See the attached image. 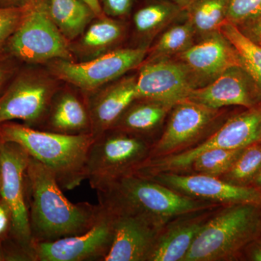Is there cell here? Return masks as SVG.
<instances>
[{
  "instance_id": "6da1fadb",
  "label": "cell",
  "mask_w": 261,
  "mask_h": 261,
  "mask_svg": "<svg viewBox=\"0 0 261 261\" xmlns=\"http://www.w3.org/2000/svg\"><path fill=\"white\" fill-rule=\"evenodd\" d=\"M27 197L34 243H48L90 229L102 211L100 204L73 203L65 197L56 176L29 155Z\"/></svg>"
},
{
  "instance_id": "7a4b0ae2",
  "label": "cell",
  "mask_w": 261,
  "mask_h": 261,
  "mask_svg": "<svg viewBox=\"0 0 261 261\" xmlns=\"http://www.w3.org/2000/svg\"><path fill=\"white\" fill-rule=\"evenodd\" d=\"M93 135H69L6 122L0 125V141L14 142L49 168L62 190H71L86 180V161Z\"/></svg>"
},
{
  "instance_id": "3957f363",
  "label": "cell",
  "mask_w": 261,
  "mask_h": 261,
  "mask_svg": "<svg viewBox=\"0 0 261 261\" xmlns=\"http://www.w3.org/2000/svg\"><path fill=\"white\" fill-rule=\"evenodd\" d=\"M261 235V207L237 204L203 224L185 261L232 258Z\"/></svg>"
},
{
  "instance_id": "277c9868",
  "label": "cell",
  "mask_w": 261,
  "mask_h": 261,
  "mask_svg": "<svg viewBox=\"0 0 261 261\" xmlns=\"http://www.w3.org/2000/svg\"><path fill=\"white\" fill-rule=\"evenodd\" d=\"M60 83L47 68L19 69L0 94V125L20 120L39 129Z\"/></svg>"
},
{
  "instance_id": "5b68a950",
  "label": "cell",
  "mask_w": 261,
  "mask_h": 261,
  "mask_svg": "<svg viewBox=\"0 0 261 261\" xmlns=\"http://www.w3.org/2000/svg\"><path fill=\"white\" fill-rule=\"evenodd\" d=\"M149 48L123 46L89 61L58 59L44 65L57 80L87 97L128 72L137 70L145 61Z\"/></svg>"
},
{
  "instance_id": "8992f818",
  "label": "cell",
  "mask_w": 261,
  "mask_h": 261,
  "mask_svg": "<svg viewBox=\"0 0 261 261\" xmlns=\"http://www.w3.org/2000/svg\"><path fill=\"white\" fill-rule=\"evenodd\" d=\"M147 145L142 137L109 129L94 138L86 161V179L96 191L130 174L145 161Z\"/></svg>"
},
{
  "instance_id": "52a82bcc",
  "label": "cell",
  "mask_w": 261,
  "mask_h": 261,
  "mask_svg": "<svg viewBox=\"0 0 261 261\" xmlns=\"http://www.w3.org/2000/svg\"><path fill=\"white\" fill-rule=\"evenodd\" d=\"M2 54L29 65H46L58 59L75 62L69 42L51 21L43 3L30 7Z\"/></svg>"
},
{
  "instance_id": "ba28073f",
  "label": "cell",
  "mask_w": 261,
  "mask_h": 261,
  "mask_svg": "<svg viewBox=\"0 0 261 261\" xmlns=\"http://www.w3.org/2000/svg\"><path fill=\"white\" fill-rule=\"evenodd\" d=\"M261 123V103L228 118L202 144L189 150L161 160L147 159L137 168L143 176L174 171L191 166L197 156L213 149H240L255 142Z\"/></svg>"
},
{
  "instance_id": "9c48e42d",
  "label": "cell",
  "mask_w": 261,
  "mask_h": 261,
  "mask_svg": "<svg viewBox=\"0 0 261 261\" xmlns=\"http://www.w3.org/2000/svg\"><path fill=\"white\" fill-rule=\"evenodd\" d=\"M99 203L112 215L113 240L105 261L147 260L155 240L153 221L116 196L97 192Z\"/></svg>"
},
{
  "instance_id": "30bf717a",
  "label": "cell",
  "mask_w": 261,
  "mask_h": 261,
  "mask_svg": "<svg viewBox=\"0 0 261 261\" xmlns=\"http://www.w3.org/2000/svg\"><path fill=\"white\" fill-rule=\"evenodd\" d=\"M97 192H107L142 211L152 221L205 208L207 205L180 195L138 173H132Z\"/></svg>"
},
{
  "instance_id": "8fae6325",
  "label": "cell",
  "mask_w": 261,
  "mask_h": 261,
  "mask_svg": "<svg viewBox=\"0 0 261 261\" xmlns=\"http://www.w3.org/2000/svg\"><path fill=\"white\" fill-rule=\"evenodd\" d=\"M0 153V197L9 206L13 216V229L10 238L22 246L34 249L27 197V169L29 154L18 144L1 141Z\"/></svg>"
},
{
  "instance_id": "7c38bea8",
  "label": "cell",
  "mask_w": 261,
  "mask_h": 261,
  "mask_svg": "<svg viewBox=\"0 0 261 261\" xmlns=\"http://www.w3.org/2000/svg\"><path fill=\"white\" fill-rule=\"evenodd\" d=\"M137 74V99L174 106L199 87L188 67L176 57L144 61Z\"/></svg>"
},
{
  "instance_id": "4fadbf2b",
  "label": "cell",
  "mask_w": 261,
  "mask_h": 261,
  "mask_svg": "<svg viewBox=\"0 0 261 261\" xmlns=\"http://www.w3.org/2000/svg\"><path fill=\"white\" fill-rule=\"evenodd\" d=\"M100 205L99 218L86 232L48 243H34L37 261H103L111 250L114 233L111 211Z\"/></svg>"
},
{
  "instance_id": "5bb4252c",
  "label": "cell",
  "mask_w": 261,
  "mask_h": 261,
  "mask_svg": "<svg viewBox=\"0 0 261 261\" xmlns=\"http://www.w3.org/2000/svg\"><path fill=\"white\" fill-rule=\"evenodd\" d=\"M219 115L220 110L189 99L180 101L171 109L167 126L149 154L161 157L191 143L209 129Z\"/></svg>"
},
{
  "instance_id": "9a60e30c",
  "label": "cell",
  "mask_w": 261,
  "mask_h": 261,
  "mask_svg": "<svg viewBox=\"0 0 261 261\" xmlns=\"http://www.w3.org/2000/svg\"><path fill=\"white\" fill-rule=\"evenodd\" d=\"M187 99L211 109L228 106L250 108L261 103V92L243 66L228 68L203 87L194 89Z\"/></svg>"
},
{
  "instance_id": "2e32d148",
  "label": "cell",
  "mask_w": 261,
  "mask_h": 261,
  "mask_svg": "<svg viewBox=\"0 0 261 261\" xmlns=\"http://www.w3.org/2000/svg\"><path fill=\"white\" fill-rule=\"evenodd\" d=\"M175 57L188 67L199 87L211 83L231 67L243 66L238 51L220 31L199 39Z\"/></svg>"
},
{
  "instance_id": "e0dca14e",
  "label": "cell",
  "mask_w": 261,
  "mask_h": 261,
  "mask_svg": "<svg viewBox=\"0 0 261 261\" xmlns=\"http://www.w3.org/2000/svg\"><path fill=\"white\" fill-rule=\"evenodd\" d=\"M154 181L163 183L177 191L195 197L232 204H250L261 207V190L252 186H242L221 181L215 176L198 174L181 176L159 173Z\"/></svg>"
},
{
  "instance_id": "ac0fdd59",
  "label": "cell",
  "mask_w": 261,
  "mask_h": 261,
  "mask_svg": "<svg viewBox=\"0 0 261 261\" xmlns=\"http://www.w3.org/2000/svg\"><path fill=\"white\" fill-rule=\"evenodd\" d=\"M137 72L123 75L87 96L94 138L109 130L137 99Z\"/></svg>"
},
{
  "instance_id": "d6986e66",
  "label": "cell",
  "mask_w": 261,
  "mask_h": 261,
  "mask_svg": "<svg viewBox=\"0 0 261 261\" xmlns=\"http://www.w3.org/2000/svg\"><path fill=\"white\" fill-rule=\"evenodd\" d=\"M185 16V9L168 0H137L128 20V46L150 47L163 31Z\"/></svg>"
},
{
  "instance_id": "ffe728a7",
  "label": "cell",
  "mask_w": 261,
  "mask_h": 261,
  "mask_svg": "<svg viewBox=\"0 0 261 261\" xmlns=\"http://www.w3.org/2000/svg\"><path fill=\"white\" fill-rule=\"evenodd\" d=\"M40 128L64 135H92L87 97L71 87H61L51 99Z\"/></svg>"
},
{
  "instance_id": "44dd1931",
  "label": "cell",
  "mask_w": 261,
  "mask_h": 261,
  "mask_svg": "<svg viewBox=\"0 0 261 261\" xmlns=\"http://www.w3.org/2000/svg\"><path fill=\"white\" fill-rule=\"evenodd\" d=\"M128 37V20L105 15L96 17L69 47L75 62L87 61L123 47Z\"/></svg>"
},
{
  "instance_id": "7402d4cb",
  "label": "cell",
  "mask_w": 261,
  "mask_h": 261,
  "mask_svg": "<svg viewBox=\"0 0 261 261\" xmlns=\"http://www.w3.org/2000/svg\"><path fill=\"white\" fill-rule=\"evenodd\" d=\"M173 106L147 99H136L110 129L142 137L156 129Z\"/></svg>"
},
{
  "instance_id": "603a6c76",
  "label": "cell",
  "mask_w": 261,
  "mask_h": 261,
  "mask_svg": "<svg viewBox=\"0 0 261 261\" xmlns=\"http://www.w3.org/2000/svg\"><path fill=\"white\" fill-rule=\"evenodd\" d=\"M43 5L51 21L69 42L80 37L97 17L82 0H44Z\"/></svg>"
},
{
  "instance_id": "cb8c5ba5",
  "label": "cell",
  "mask_w": 261,
  "mask_h": 261,
  "mask_svg": "<svg viewBox=\"0 0 261 261\" xmlns=\"http://www.w3.org/2000/svg\"><path fill=\"white\" fill-rule=\"evenodd\" d=\"M203 224L201 222H192L174 226L154 242L147 260H183Z\"/></svg>"
},
{
  "instance_id": "d4e9b609",
  "label": "cell",
  "mask_w": 261,
  "mask_h": 261,
  "mask_svg": "<svg viewBox=\"0 0 261 261\" xmlns=\"http://www.w3.org/2000/svg\"><path fill=\"white\" fill-rule=\"evenodd\" d=\"M197 41L195 30L185 16L171 24L158 36L149 47L145 61L175 57Z\"/></svg>"
},
{
  "instance_id": "484cf974",
  "label": "cell",
  "mask_w": 261,
  "mask_h": 261,
  "mask_svg": "<svg viewBox=\"0 0 261 261\" xmlns=\"http://www.w3.org/2000/svg\"><path fill=\"white\" fill-rule=\"evenodd\" d=\"M228 0H195L185 10L197 40L218 32L226 22Z\"/></svg>"
},
{
  "instance_id": "4316f807",
  "label": "cell",
  "mask_w": 261,
  "mask_h": 261,
  "mask_svg": "<svg viewBox=\"0 0 261 261\" xmlns=\"http://www.w3.org/2000/svg\"><path fill=\"white\" fill-rule=\"evenodd\" d=\"M220 32L238 51L242 65L255 81L261 92V46L247 39L238 27L228 22L223 24Z\"/></svg>"
},
{
  "instance_id": "83f0119b",
  "label": "cell",
  "mask_w": 261,
  "mask_h": 261,
  "mask_svg": "<svg viewBox=\"0 0 261 261\" xmlns=\"http://www.w3.org/2000/svg\"><path fill=\"white\" fill-rule=\"evenodd\" d=\"M261 168V142L245 147L231 168L225 173L230 183L250 186Z\"/></svg>"
},
{
  "instance_id": "f1b7e54d",
  "label": "cell",
  "mask_w": 261,
  "mask_h": 261,
  "mask_svg": "<svg viewBox=\"0 0 261 261\" xmlns=\"http://www.w3.org/2000/svg\"><path fill=\"white\" fill-rule=\"evenodd\" d=\"M245 147L210 149L197 156L192 165L201 174L212 176L224 174L231 168Z\"/></svg>"
},
{
  "instance_id": "f546056e",
  "label": "cell",
  "mask_w": 261,
  "mask_h": 261,
  "mask_svg": "<svg viewBox=\"0 0 261 261\" xmlns=\"http://www.w3.org/2000/svg\"><path fill=\"white\" fill-rule=\"evenodd\" d=\"M261 15V0H228L226 22L237 27Z\"/></svg>"
},
{
  "instance_id": "4dcf8cb0",
  "label": "cell",
  "mask_w": 261,
  "mask_h": 261,
  "mask_svg": "<svg viewBox=\"0 0 261 261\" xmlns=\"http://www.w3.org/2000/svg\"><path fill=\"white\" fill-rule=\"evenodd\" d=\"M31 6L23 8H0V54Z\"/></svg>"
},
{
  "instance_id": "1f68e13d",
  "label": "cell",
  "mask_w": 261,
  "mask_h": 261,
  "mask_svg": "<svg viewBox=\"0 0 261 261\" xmlns=\"http://www.w3.org/2000/svg\"><path fill=\"white\" fill-rule=\"evenodd\" d=\"M103 13L120 20H129L137 0H99Z\"/></svg>"
},
{
  "instance_id": "d6a6232c",
  "label": "cell",
  "mask_w": 261,
  "mask_h": 261,
  "mask_svg": "<svg viewBox=\"0 0 261 261\" xmlns=\"http://www.w3.org/2000/svg\"><path fill=\"white\" fill-rule=\"evenodd\" d=\"M18 62L5 54H0V92L8 86L18 71Z\"/></svg>"
},
{
  "instance_id": "836d02e7",
  "label": "cell",
  "mask_w": 261,
  "mask_h": 261,
  "mask_svg": "<svg viewBox=\"0 0 261 261\" xmlns=\"http://www.w3.org/2000/svg\"><path fill=\"white\" fill-rule=\"evenodd\" d=\"M13 216L9 206L0 197V244L11 237Z\"/></svg>"
},
{
  "instance_id": "e575fe53",
  "label": "cell",
  "mask_w": 261,
  "mask_h": 261,
  "mask_svg": "<svg viewBox=\"0 0 261 261\" xmlns=\"http://www.w3.org/2000/svg\"><path fill=\"white\" fill-rule=\"evenodd\" d=\"M238 29L247 39L261 46V15L238 27Z\"/></svg>"
},
{
  "instance_id": "d590c367",
  "label": "cell",
  "mask_w": 261,
  "mask_h": 261,
  "mask_svg": "<svg viewBox=\"0 0 261 261\" xmlns=\"http://www.w3.org/2000/svg\"><path fill=\"white\" fill-rule=\"evenodd\" d=\"M44 0H0V8H23L43 3Z\"/></svg>"
},
{
  "instance_id": "8d00e7d4",
  "label": "cell",
  "mask_w": 261,
  "mask_h": 261,
  "mask_svg": "<svg viewBox=\"0 0 261 261\" xmlns=\"http://www.w3.org/2000/svg\"><path fill=\"white\" fill-rule=\"evenodd\" d=\"M256 240L251 243L252 248L249 252V258L251 260L261 261V242L256 243Z\"/></svg>"
},
{
  "instance_id": "74e56055",
  "label": "cell",
  "mask_w": 261,
  "mask_h": 261,
  "mask_svg": "<svg viewBox=\"0 0 261 261\" xmlns=\"http://www.w3.org/2000/svg\"><path fill=\"white\" fill-rule=\"evenodd\" d=\"M82 1L88 5L97 17H102L105 15L99 0H82Z\"/></svg>"
},
{
  "instance_id": "f35d334b",
  "label": "cell",
  "mask_w": 261,
  "mask_h": 261,
  "mask_svg": "<svg viewBox=\"0 0 261 261\" xmlns=\"http://www.w3.org/2000/svg\"><path fill=\"white\" fill-rule=\"evenodd\" d=\"M171 3H175L181 7L183 9L186 10L189 5H191L195 0H168Z\"/></svg>"
},
{
  "instance_id": "ab89813d",
  "label": "cell",
  "mask_w": 261,
  "mask_h": 261,
  "mask_svg": "<svg viewBox=\"0 0 261 261\" xmlns=\"http://www.w3.org/2000/svg\"><path fill=\"white\" fill-rule=\"evenodd\" d=\"M250 186L255 187V188L261 190V168L255 177L254 178L253 181L250 184Z\"/></svg>"
},
{
  "instance_id": "60d3db41",
  "label": "cell",
  "mask_w": 261,
  "mask_h": 261,
  "mask_svg": "<svg viewBox=\"0 0 261 261\" xmlns=\"http://www.w3.org/2000/svg\"><path fill=\"white\" fill-rule=\"evenodd\" d=\"M256 142H261V123L258 127V129L257 130L256 137H255L254 143H256Z\"/></svg>"
},
{
  "instance_id": "b9f144b4",
  "label": "cell",
  "mask_w": 261,
  "mask_h": 261,
  "mask_svg": "<svg viewBox=\"0 0 261 261\" xmlns=\"http://www.w3.org/2000/svg\"><path fill=\"white\" fill-rule=\"evenodd\" d=\"M2 182V159L1 153H0V187H1Z\"/></svg>"
},
{
  "instance_id": "7bdbcfd3",
  "label": "cell",
  "mask_w": 261,
  "mask_h": 261,
  "mask_svg": "<svg viewBox=\"0 0 261 261\" xmlns=\"http://www.w3.org/2000/svg\"><path fill=\"white\" fill-rule=\"evenodd\" d=\"M2 244H0V261L3 260V251H2Z\"/></svg>"
}]
</instances>
